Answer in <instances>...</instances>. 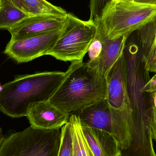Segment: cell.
<instances>
[{
  "label": "cell",
  "instance_id": "10",
  "mask_svg": "<svg viewBox=\"0 0 156 156\" xmlns=\"http://www.w3.org/2000/svg\"><path fill=\"white\" fill-rule=\"evenodd\" d=\"M67 18V16H27L8 29L11 40H20L60 30L66 24Z\"/></svg>",
  "mask_w": 156,
  "mask_h": 156
},
{
  "label": "cell",
  "instance_id": "2",
  "mask_svg": "<svg viewBox=\"0 0 156 156\" xmlns=\"http://www.w3.org/2000/svg\"><path fill=\"white\" fill-rule=\"evenodd\" d=\"M59 87L48 101L71 114L100 100L106 99V80L87 63H71Z\"/></svg>",
  "mask_w": 156,
  "mask_h": 156
},
{
  "label": "cell",
  "instance_id": "1",
  "mask_svg": "<svg viewBox=\"0 0 156 156\" xmlns=\"http://www.w3.org/2000/svg\"><path fill=\"white\" fill-rule=\"evenodd\" d=\"M66 72H44L18 76L0 89V111L12 118L26 116L32 104L48 101Z\"/></svg>",
  "mask_w": 156,
  "mask_h": 156
},
{
  "label": "cell",
  "instance_id": "4",
  "mask_svg": "<svg viewBox=\"0 0 156 156\" xmlns=\"http://www.w3.org/2000/svg\"><path fill=\"white\" fill-rule=\"evenodd\" d=\"M156 16V5L111 0L99 20L107 36L115 38L130 35Z\"/></svg>",
  "mask_w": 156,
  "mask_h": 156
},
{
  "label": "cell",
  "instance_id": "11",
  "mask_svg": "<svg viewBox=\"0 0 156 156\" xmlns=\"http://www.w3.org/2000/svg\"><path fill=\"white\" fill-rule=\"evenodd\" d=\"M69 116V114L46 101L31 104L26 116L32 127L50 130L61 129L68 122Z\"/></svg>",
  "mask_w": 156,
  "mask_h": 156
},
{
  "label": "cell",
  "instance_id": "23",
  "mask_svg": "<svg viewBox=\"0 0 156 156\" xmlns=\"http://www.w3.org/2000/svg\"><path fill=\"white\" fill-rule=\"evenodd\" d=\"M4 138V136L2 130L0 126V147H1L2 142L3 141Z\"/></svg>",
  "mask_w": 156,
  "mask_h": 156
},
{
  "label": "cell",
  "instance_id": "16",
  "mask_svg": "<svg viewBox=\"0 0 156 156\" xmlns=\"http://www.w3.org/2000/svg\"><path fill=\"white\" fill-rule=\"evenodd\" d=\"M28 16L9 0H0V29L8 30Z\"/></svg>",
  "mask_w": 156,
  "mask_h": 156
},
{
  "label": "cell",
  "instance_id": "19",
  "mask_svg": "<svg viewBox=\"0 0 156 156\" xmlns=\"http://www.w3.org/2000/svg\"><path fill=\"white\" fill-rule=\"evenodd\" d=\"M143 115L150 123L153 139L156 142V109L151 106L144 113Z\"/></svg>",
  "mask_w": 156,
  "mask_h": 156
},
{
  "label": "cell",
  "instance_id": "24",
  "mask_svg": "<svg viewBox=\"0 0 156 156\" xmlns=\"http://www.w3.org/2000/svg\"><path fill=\"white\" fill-rule=\"evenodd\" d=\"M118 2H133V0H113Z\"/></svg>",
  "mask_w": 156,
  "mask_h": 156
},
{
  "label": "cell",
  "instance_id": "20",
  "mask_svg": "<svg viewBox=\"0 0 156 156\" xmlns=\"http://www.w3.org/2000/svg\"><path fill=\"white\" fill-rule=\"evenodd\" d=\"M141 91L151 94L156 91V74L142 88Z\"/></svg>",
  "mask_w": 156,
  "mask_h": 156
},
{
  "label": "cell",
  "instance_id": "22",
  "mask_svg": "<svg viewBox=\"0 0 156 156\" xmlns=\"http://www.w3.org/2000/svg\"><path fill=\"white\" fill-rule=\"evenodd\" d=\"M152 94V103L151 106L156 109V91L151 93Z\"/></svg>",
  "mask_w": 156,
  "mask_h": 156
},
{
  "label": "cell",
  "instance_id": "6",
  "mask_svg": "<svg viewBox=\"0 0 156 156\" xmlns=\"http://www.w3.org/2000/svg\"><path fill=\"white\" fill-rule=\"evenodd\" d=\"M96 29L94 21H83L68 13L59 37L47 55L65 62L83 61L95 36Z\"/></svg>",
  "mask_w": 156,
  "mask_h": 156
},
{
  "label": "cell",
  "instance_id": "18",
  "mask_svg": "<svg viewBox=\"0 0 156 156\" xmlns=\"http://www.w3.org/2000/svg\"><path fill=\"white\" fill-rule=\"evenodd\" d=\"M111 0H90V20H100L106 5Z\"/></svg>",
  "mask_w": 156,
  "mask_h": 156
},
{
  "label": "cell",
  "instance_id": "12",
  "mask_svg": "<svg viewBox=\"0 0 156 156\" xmlns=\"http://www.w3.org/2000/svg\"><path fill=\"white\" fill-rule=\"evenodd\" d=\"M80 124L83 135L94 156H121L122 150L113 136L88 127L81 121Z\"/></svg>",
  "mask_w": 156,
  "mask_h": 156
},
{
  "label": "cell",
  "instance_id": "21",
  "mask_svg": "<svg viewBox=\"0 0 156 156\" xmlns=\"http://www.w3.org/2000/svg\"><path fill=\"white\" fill-rule=\"evenodd\" d=\"M133 2L144 4L156 5V0H133Z\"/></svg>",
  "mask_w": 156,
  "mask_h": 156
},
{
  "label": "cell",
  "instance_id": "17",
  "mask_svg": "<svg viewBox=\"0 0 156 156\" xmlns=\"http://www.w3.org/2000/svg\"><path fill=\"white\" fill-rule=\"evenodd\" d=\"M61 144L58 156H72V136L69 122L61 128Z\"/></svg>",
  "mask_w": 156,
  "mask_h": 156
},
{
  "label": "cell",
  "instance_id": "7",
  "mask_svg": "<svg viewBox=\"0 0 156 156\" xmlns=\"http://www.w3.org/2000/svg\"><path fill=\"white\" fill-rule=\"evenodd\" d=\"M96 26L94 38L89 48L90 60L86 63L100 76L105 78L112 67L123 54L129 36L109 38L100 20L94 21Z\"/></svg>",
  "mask_w": 156,
  "mask_h": 156
},
{
  "label": "cell",
  "instance_id": "3",
  "mask_svg": "<svg viewBox=\"0 0 156 156\" xmlns=\"http://www.w3.org/2000/svg\"><path fill=\"white\" fill-rule=\"evenodd\" d=\"M72 114L78 116L88 127L101 130L113 136L122 151L130 146L134 119L133 109H114L105 99Z\"/></svg>",
  "mask_w": 156,
  "mask_h": 156
},
{
  "label": "cell",
  "instance_id": "25",
  "mask_svg": "<svg viewBox=\"0 0 156 156\" xmlns=\"http://www.w3.org/2000/svg\"><path fill=\"white\" fill-rule=\"evenodd\" d=\"M9 1H11V0H9Z\"/></svg>",
  "mask_w": 156,
  "mask_h": 156
},
{
  "label": "cell",
  "instance_id": "5",
  "mask_svg": "<svg viewBox=\"0 0 156 156\" xmlns=\"http://www.w3.org/2000/svg\"><path fill=\"white\" fill-rule=\"evenodd\" d=\"M61 129L40 130L29 127L4 138L0 156H58Z\"/></svg>",
  "mask_w": 156,
  "mask_h": 156
},
{
  "label": "cell",
  "instance_id": "15",
  "mask_svg": "<svg viewBox=\"0 0 156 156\" xmlns=\"http://www.w3.org/2000/svg\"><path fill=\"white\" fill-rule=\"evenodd\" d=\"M72 136V156H94L83 133L80 118L76 115L69 116Z\"/></svg>",
  "mask_w": 156,
  "mask_h": 156
},
{
  "label": "cell",
  "instance_id": "8",
  "mask_svg": "<svg viewBox=\"0 0 156 156\" xmlns=\"http://www.w3.org/2000/svg\"><path fill=\"white\" fill-rule=\"evenodd\" d=\"M62 28L20 40H10L4 53L18 63L29 62L47 55L59 37Z\"/></svg>",
  "mask_w": 156,
  "mask_h": 156
},
{
  "label": "cell",
  "instance_id": "13",
  "mask_svg": "<svg viewBox=\"0 0 156 156\" xmlns=\"http://www.w3.org/2000/svg\"><path fill=\"white\" fill-rule=\"evenodd\" d=\"M137 31L144 68L148 72L156 73V16Z\"/></svg>",
  "mask_w": 156,
  "mask_h": 156
},
{
  "label": "cell",
  "instance_id": "14",
  "mask_svg": "<svg viewBox=\"0 0 156 156\" xmlns=\"http://www.w3.org/2000/svg\"><path fill=\"white\" fill-rule=\"evenodd\" d=\"M11 2L28 16H51L67 17L68 12L46 0H11Z\"/></svg>",
  "mask_w": 156,
  "mask_h": 156
},
{
  "label": "cell",
  "instance_id": "9",
  "mask_svg": "<svg viewBox=\"0 0 156 156\" xmlns=\"http://www.w3.org/2000/svg\"><path fill=\"white\" fill-rule=\"evenodd\" d=\"M107 101L114 109H133L128 91L127 63L124 54L118 59L105 77Z\"/></svg>",
  "mask_w": 156,
  "mask_h": 156
}]
</instances>
